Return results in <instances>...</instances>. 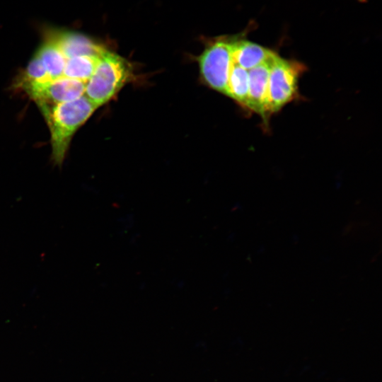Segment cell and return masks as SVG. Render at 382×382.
I'll return each instance as SVG.
<instances>
[{
	"instance_id": "obj_1",
	"label": "cell",
	"mask_w": 382,
	"mask_h": 382,
	"mask_svg": "<svg viewBox=\"0 0 382 382\" xmlns=\"http://www.w3.org/2000/svg\"><path fill=\"white\" fill-rule=\"evenodd\" d=\"M37 105L50 132L52 160L60 166L74 134L98 108L84 95L67 103Z\"/></svg>"
},
{
	"instance_id": "obj_2",
	"label": "cell",
	"mask_w": 382,
	"mask_h": 382,
	"mask_svg": "<svg viewBox=\"0 0 382 382\" xmlns=\"http://www.w3.org/2000/svg\"><path fill=\"white\" fill-rule=\"evenodd\" d=\"M132 76L131 64L105 50L86 83L84 96L98 108L112 99Z\"/></svg>"
},
{
	"instance_id": "obj_3",
	"label": "cell",
	"mask_w": 382,
	"mask_h": 382,
	"mask_svg": "<svg viewBox=\"0 0 382 382\" xmlns=\"http://www.w3.org/2000/svg\"><path fill=\"white\" fill-rule=\"evenodd\" d=\"M303 66L295 61L274 58L268 81V110L270 115L279 111L296 97L298 81Z\"/></svg>"
},
{
	"instance_id": "obj_4",
	"label": "cell",
	"mask_w": 382,
	"mask_h": 382,
	"mask_svg": "<svg viewBox=\"0 0 382 382\" xmlns=\"http://www.w3.org/2000/svg\"><path fill=\"white\" fill-rule=\"evenodd\" d=\"M233 40L219 38L210 43L199 58L204 80L213 89L226 95L227 83L233 64Z\"/></svg>"
},
{
	"instance_id": "obj_5",
	"label": "cell",
	"mask_w": 382,
	"mask_h": 382,
	"mask_svg": "<svg viewBox=\"0 0 382 382\" xmlns=\"http://www.w3.org/2000/svg\"><path fill=\"white\" fill-rule=\"evenodd\" d=\"M83 81L61 76L31 93L29 96L37 105H55L75 100L85 93Z\"/></svg>"
},
{
	"instance_id": "obj_6",
	"label": "cell",
	"mask_w": 382,
	"mask_h": 382,
	"mask_svg": "<svg viewBox=\"0 0 382 382\" xmlns=\"http://www.w3.org/2000/svg\"><path fill=\"white\" fill-rule=\"evenodd\" d=\"M277 54L267 61L248 70L249 86L246 107L264 119L269 115L268 81L272 62Z\"/></svg>"
},
{
	"instance_id": "obj_7",
	"label": "cell",
	"mask_w": 382,
	"mask_h": 382,
	"mask_svg": "<svg viewBox=\"0 0 382 382\" xmlns=\"http://www.w3.org/2000/svg\"><path fill=\"white\" fill-rule=\"evenodd\" d=\"M49 32L66 59L83 55L99 56L106 50L79 33L55 30Z\"/></svg>"
},
{
	"instance_id": "obj_8",
	"label": "cell",
	"mask_w": 382,
	"mask_h": 382,
	"mask_svg": "<svg viewBox=\"0 0 382 382\" xmlns=\"http://www.w3.org/2000/svg\"><path fill=\"white\" fill-rule=\"evenodd\" d=\"M275 52L258 44L245 40H233V62L250 70L267 61Z\"/></svg>"
},
{
	"instance_id": "obj_9",
	"label": "cell",
	"mask_w": 382,
	"mask_h": 382,
	"mask_svg": "<svg viewBox=\"0 0 382 382\" xmlns=\"http://www.w3.org/2000/svg\"><path fill=\"white\" fill-rule=\"evenodd\" d=\"M35 54L52 80L63 76L66 59L49 30Z\"/></svg>"
},
{
	"instance_id": "obj_10",
	"label": "cell",
	"mask_w": 382,
	"mask_h": 382,
	"mask_svg": "<svg viewBox=\"0 0 382 382\" xmlns=\"http://www.w3.org/2000/svg\"><path fill=\"white\" fill-rule=\"evenodd\" d=\"M52 81L36 54L28 63L18 81V85L30 96Z\"/></svg>"
},
{
	"instance_id": "obj_11",
	"label": "cell",
	"mask_w": 382,
	"mask_h": 382,
	"mask_svg": "<svg viewBox=\"0 0 382 382\" xmlns=\"http://www.w3.org/2000/svg\"><path fill=\"white\" fill-rule=\"evenodd\" d=\"M101 55H83L67 59L62 76L86 83L96 69Z\"/></svg>"
},
{
	"instance_id": "obj_12",
	"label": "cell",
	"mask_w": 382,
	"mask_h": 382,
	"mask_svg": "<svg viewBox=\"0 0 382 382\" xmlns=\"http://www.w3.org/2000/svg\"><path fill=\"white\" fill-rule=\"evenodd\" d=\"M248 86V71L233 63L228 79L226 95L245 106Z\"/></svg>"
}]
</instances>
